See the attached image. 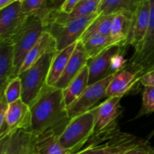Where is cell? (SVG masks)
<instances>
[{
	"label": "cell",
	"mask_w": 154,
	"mask_h": 154,
	"mask_svg": "<svg viewBox=\"0 0 154 154\" xmlns=\"http://www.w3.org/2000/svg\"><path fill=\"white\" fill-rule=\"evenodd\" d=\"M29 131L35 136L53 129H65L71 118L64 100L63 90L47 84L35 102L30 105Z\"/></svg>",
	"instance_id": "cell-1"
},
{
	"label": "cell",
	"mask_w": 154,
	"mask_h": 154,
	"mask_svg": "<svg viewBox=\"0 0 154 154\" xmlns=\"http://www.w3.org/2000/svg\"><path fill=\"white\" fill-rule=\"evenodd\" d=\"M48 7L39 11L30 14L23 25L9 40L14 48L15 72L19 75L20 69L30 50L38 42L42 33L48 30L49 20L48 16Z\"/></svg>",
	"instance_id": "cell-2"
},
{
	"label": "cell",
	"mask_w": 154,
	"mask_h": 154,
	"mask_svg": "<svg viewBox=\"0 0 154 154\" xmlns=\"http://www.w3.org/2000/svg\"><path fill=\"white\" fill-rule=\"evenodd\" d=\"M144 141L132 134L122 132L117 124L96 131L87 143L74 154H123Z\"/></svg>",
	"instance_id": "cell-3"
},
{
	"label": "cell",
	"mask_w": 154,
	"mask_h": 154,
	"mask_svg": "<svg viewBox=\"0 0 154 154\" xmlns=\"http://www.w3.org/2000/svg\"><path fill=\"white\" fill-rule=\"evenodd\" d=\"M57 51L45 54L31 67L18 75L22 83L21 99L29 106L35 102L47 85L50 68Z\"/></svg>",
	"instance_id": "cell-4"
},
{
	"label": "cell",
	"mask_w": 154,
	"mask_h": 154,
	"mask_svg": "<svg viewBox=\"0 0 154 154\" xmlns=\"http://www.w3.org/2000/svg\"><path fill=\"white\" fill-rule=\"evenodd\" d=\"M95 129V115L93 111L90 110L71 119L69 124L60 136V144L73 154L75 153L93 135Z\"/></svg>",
	"instance_id": "cell-5"
},
{
	"label": "cell",
	"mask_w": 154,
	"mask_h": 154,
	"mask_svg": "<svg viewBox=\"0 0 154 154\" xmlns=\"http://www.w3.org/2000/svg\"><path fill=\"white\" fill-rule=\"evenodd\" d=\"M97 11L88 16L74 19L63 23H51L48 31L55 37L57 51H61L75 42H78L91 23L99 16Z\"/></svg>",
	"instance_id": "cell-6"
},
{
	"label": "cell",
	"mask_w": 154,
	"mask_h": 154,
	"mask_svg": "<svg viewBox=\"0 0 154 154\" xmlns=\"http://www.w3.org/2000/svg\"><path fill=\"white\" fill-rule=\"evenodd\" d=\"M117 73V72H116ZM116 73L111 74L107 78L90 84L76 101L67 108L68 114L71 119L89 111L95 105L107 96V89Z\"/></svg>",
	"instance_id": "cell-7"
},
{
	"label": "cell",
	"mask_w": 154,
	"mask_h": 154,
	"mask_svg": "<svg viewBox=\"0 0 154 154\" xmlns=\"http://www.w3.org/2000/svg\"><path fill=\"white\" fill-rule=\"evenodd\" d=\"M150 14L148 28L140 51L133 54L127 67L142 75L154 65V0H150Z\"/></svg>",
	"instance_id": "cell-8"
},
{
	"label": "cell",
	"mask_w": 154,
	"mask_h": 154,
	"mask_svg": "<svg viewBox=\"0 0 154 154\" xmlns=\"http://www.w3.org/2000/svg\"><path fill=\"white\" fill-rule=\"evenodd\" d=\"M32 124V113L29 105L21 99L9 104L5 123L0 127V138L18 129L29 130Z\"/></svg>",
	"instance_id": "cell-9"
},
{
	"label": "cell",
	"mask_w": 154,
	"mask_h": 154,
	"mask_svg": "<svg viewBox=\"0 0 154 154\" xmlns=\"http://www.w3.org/2000/svg\"><path fill=\"white\" fill-rule=\"evenodd\" d=\"M150 14V0H138L132 14V27L128 40V45H132L135 49L134 54L141 49L148 28Z\"/></svg>",
	"instance_id": "cell-10"
},
{
	"label": "cell",
	"mask_w": 154,
	"mask_h": 154,
	"mask_svg": "<svg viewBox=\"0 0 154 154\" xmlns=\"http://www.w3.org/2000/svg\"><path fill=\"white\" fill-rule=\"evenodd\" d=\"M126 48V46L114 44L95 57L88 60L87 65L89 69V85L114 74L111 71L113 57L119 53L124 52Z\"/></svg>",
	"instance_id": "cell-11"
},
{
	"label": "cell",
	"mask_w": 154,
	"mask_h": 154,
	"mask_svg": "<svg viewBox=\"0 0 154 154\" xmlns=\"http://www.w3.org/2000/svg\"><path fill=\"white\" fill-rule=\"evenodd\" d=\"M29 14L22 11V2L15 1L0 9V40L9 39L21 28Z\"/></svg>",
	"instance_id": "cell-12"
},
{
	"label": "cell",
	"mask_w": 154,
	"mask_h": 154,
	"mask_svg": "<svg viewBox=\"0 0 154 154\" xmlns=\"http://www.w3.org/2000/svg\"><path fill=\"white\" fill-rule=\"evenodd\" d=\"M36 136L28 129H18L0 138V154H28Z\"/></svg>",
	"instance_id": "cell-13"
},
{
	"label": "cell",
	"mask_w": 154,
	"mask_h": 154,
	"mask_svg": "<svg viewBox=\"0 0 154 154\" xmlns=\"http://www.w3.org/2000/svg\"><path fill=\"white\" fill-rule=\"evenodd\" d=\"M120 97H108L105 101L91 110L96 119V131L108 129L117 125V120L122 113Z\"/></svg>",
	"instance_id": "cell-14"
},
{
	"label": "cell",
	"mask_w": 154,
	"mask_h": 154,
	"mask_svg": "<svg viewBox=\"0 0 154 154\" xmlns=\"http://www.w3.org/2000/svg\"><path fill=\"white\" fill-rule=\"evenodd\" d=\"M18 75L15 72L14 48L9 39L0 40V96L11 80Z\"/></svg>",
	"instance_id": "cell-15"
},
{
	"label": "cell",
	"mask_w": 154,
	"mask_h": 154,
	"mask_svg": "<svg viewBox=\"0 0 154 154\" xmlns=\"http://www.w3.org/2000/svg\"><path fill=\"white\" fill-rule=\"evenodd\" d=\"M88 57L84 48L83 43L79 41L71 56L67 66L61 78L59 79L54 87L59 89L65 90L70 83L78 76L83 68L87 64Z\"/></svg>",
	"instance_id": "cell-16"
},
{
	"label": "cell",
	"mask_w": 154,
	"mask_h": 154,
	"mask_svg": "<svg viewBox=\"0 0 154 154\" xmlns=\"http://www.w3.org/2000/svg\"><path fill=\"white\" fill-rule=\"evenodd\" d=\"M140 75L138 72L126 66L115 74L111 80L108 89L107 96L108 97L122 98L138 81Z\"/></svg>",
	"instance_id": "cell-17"
},
{
	"label": "cell",
	"mask_w": 154,
	"mask_h": 154,
	"mask_svg": "<svg viewBox=\"0 0 154 154\" xmlns=\"http://www.w3.org/2000/svg\"><path fill=\"white\" fill-rule=\"evenodd\" d=\"M56 51H57V39L51 34V32L46 30L42 33L35 45L32 47L26 57L25 60L20 69L19 75L31 67L42 56Z\"/></svg>",
	"instance_id": "cell-18"
},
{
	"label": "cell",
	"mask_w": 154,
	"mask_h": 154,
	"mask_svg": "<svg viewBox=\"0 0 154 154\" xmlns=\"http://www.w3.org/2000/svg\"><path fill=\"white\" fill-rule=\"evenodd\" d=\"M63 129H53L36 136V148L41 154H73L60 142Z\"/></svg>",
	"instance_id": "cell-19"
},
{
	"label": "cell",
	"mask_w": 154,
	"mask_h": 154,
	"mask_svg": "<svg viewBox=\"0 0 154 154\" xmlns=\"http://www.w3.org/2000/svg\"><path fill=\"white\" fill-rule=\"evenodd\" d=\"M132 14L130 12H119L115 14L111 30V37L114 44L128 46L132 27Z\"/></svg>",
	"instance_id": "cell-20"
},
{
	"label": "cell",
	"mask_w": 154,
	"mask_h": 154,
	"mask_svg": "<svg viewBox=\"0 0 154 154\" xmlns=\"http://www.w3.org/2000/svg\"><path fill=\"white\" fill-rule=\"evenodd\" d=\"M78 42H75L63 50L57 51L53 59L48 79H47V84L48 86L54 87L59 79L61 78Z\"/></svg>",
	"instance_id": "cell-21"
},
{
	"label": "cell",
	"mask_w": 154,
	"mask_h": 154,
	"mask_svg": "<svg viewBox=\"0 0 154 154\" xmlns=\"http://www.w3.org/2000/svg\"><path fill=\"white\" fill-rule=\"evenodd\" d=\"M89 86V69L86 65L78 76L63 90L64 100L66 107L72 105L80 97L83 92Z\"/></svg>",
	"instance_id": "cell-22"
},
{
	"label": "cell",
	"mask_w": 154,
	"mask_h": 154,
	"mask_svg": "<svg viewBox=\"0 0 154 154\" xmlns=\"http://www.w3.org/2000/svg\"><path fill=\"white\" fill-rule=\"evenodd\" d=\"M138 0H102L97 11L99 15H109L119 12L133 13Z\"/></svg>",
	"instance_id": "cell-23"
},
{
	"label": "cell",
	"mask_w": 154,
	"mask_h": 154,
	"mask_svg": "<svg viewBox=\"0 0 154 154\" xmlns=\"http://www.w3.org/2000/svg\"><path fill=\"white\" fill-rule=\"evenodd\" d=\"M87 54L88 60L93 58L106 48L114 45L111 35L96 34L90 36L84 41H81Z\"/></svg>",
	"instance_id": "cell-24"
},
{
	"label": "cell",
	"mask_w": 154,
	"mask_h": 154,
	"mask_svg": "<svg viewBox=\"0 0 154 154\" xmlns=\"http://www.w3.org/2000/svg\"><path fill=\"white\" fill-rule=\"evenodd\" d=\"M115 14L99 15L89 26L80 41H84L90 36L96 34L111 35V24Z\"/></svg>",
	"instance_id": "cell-25"
},
{
	"label": "cell",
	"mask_w": 154,
	"mask_h": 154,
	"mask_svg": "<svg viewBox=\"0 0 154 154\" xmlns=\"http://www.w3.org/2000/svg\"><path fill=\"white\" fill-rule=\"evenodd\" d=\"M4 94L9 104L21 99L22 95V83L19 76L11 80L8 84Z\"/></svg>",
	"instance_id": "cell-26"
},
{
	"label": "cell",
	"mask_w": 154,
	"mask_h": 154,
	"mask_svg": "<svg viewBox=\"0 0 154 154\" xmlns=\"http://www.w3.org/2000/svg\"><path fill=\"white\" fill-rule=\"evenodd\" d=\"M154 112V87H144L142 94V106L136 117Z\"/></svg>",
	"instance_id": "cell-27"
},
{
	"label": "cell",
	"mask_w": 154,
	"mask_h": 154,
	"mask_svg": "<svg viewBox=\"0 0 154 154\" xmlns=\"http://www.w3.org/2000/svg\"><path fill=\"white\" fill-rule=\"evenodd\" d=\"M47 6V0H25L22 2V11L30 14L39 11Z\"/></svg>",
	"instance_id": "cell-28"
},
{
	"label": "cell",
	"mask_w": 154,
	"mask_h": 154,
	"mask_svg": "<svg viewBox=\"0 0 154 154\" xmlns=\"http://www.w3.org/2000/svg\"><path fill=\"white\" fill-rule=\"evenodd\" d=\"M123 154H154V150L144 141L141 144L129 149Z\"/></svg>",
	"instance_id": "cell-29"
},
{
	"label": "cell",
	"mask_w": 154,
	"mask_h": 154,
	"mask_svg": "<svg viewBox=\"0 0 154 154\" xmlns=\"http://www.w3.org/2000/svg\"><path fill=\"white\" fill-rule=\"evenodd\" d=\"M139 81L144 87H154V65L141 75Z\"/></svg>",
	"instance_id": "cell-30"
},
{
	"label": "cell",
	"mask_w": 154,
	"mask_h": 154,
	"mask_svg": "<svg viewBox=\"0 0 154 154\" xmlns=\"http://www.w3.org/2000/svg\"><path fill=\"white\" fill-rule=\"evenodd\" d=\"M81 0H66L63 5L62 6L60 9V12L66 14H69L72 13L73 9L75 8V6L81 2Z\"/></svg>",
	"instance_id": "cell-31"
},
{
	"label": "cell",
	"mask_w": 154,
	"mask_h": 154,
	"mask_svg": "<svg viewBox=\"0 0 154 154\" xmlns=\"http://www.w3.org/2000/svg\"><path fill=\"white\" fill-rule=\"evenodd\" d=\"M66 1V0H48L47 3L49 2V4H48V7L49 8L54 11H60L62 6L63 5Z\"/></svg>",
	"instance_id": "cell-32"
},
{
	"label": "cell",
	"mask_w": 154,
	"mask_h": 154,
	"mask_svg": "<svg viewBox=\"0 0 154 154\" xmlns=\"http://www.w3.org/2000/svg\"><path fill=\"white\" fill-rule=\"evenodd\" d=\"M17 0H0V9H2L11 4Z\"/></svg>",
	"instance_id": "cell-33"
},
{
	"label": "cell",
	"mask_w": 154,
	"mask_h": 154,
	"mask_svg": "<svg viewBox=\"0 0 154 154\" xmlns=\"http://www.w3.org/2000/svg\"><path fill=\"white\" fill-rule=\"evenodd\" d=\"M35 141H36V140H35ZM28 154H41L38 151L37 148H36V144H35V145L33 146V147L32 148V150H30V152Z\"/></svg>",
	"instance_id": "cell-34"
},
{
	"label": "cell",
	"mask_w": 154,
	"mask_h": 154,
	"mask_svg": "<svg viewBox=\"0 0 154 154\" xmlns=\"http://www.w3.org/2000/svg\"><path fill=\"white\" fill-rule=\"evenodd\" d=\"M17 1H19V2H23L25 0H17Z\"/></svg>",
	"instance_id": "cell-35"
},
{
	"label": "cell",
	"mask_w": 154,
	"mask_h": 154,
	"mask_svg": "<svg viewBox=\"0 0 154 154\" xmlns=\"http://www.w3.org/2000/svg\"><path fill=\"white\" fill-rule=\"evenodd\" d=\"M83 1H87V0H81V2H83Z\"/></svg>",
	"instance_id": "cell-36"
},
{
	"label": "cell",
	"mask_w": 154,
	"mask_h": 154,
	"mask_svg": "<svg viewBox=\"0 0 154 154\" xmlns=\"http://www.w3.org/2000/svg\"><path fill=\"white\" fill-rule=\"evenodd\" d=\"M48 0H47V2H48Z\"/></svg>",
	"instance_id": "cell-37"
}]
</instances>
